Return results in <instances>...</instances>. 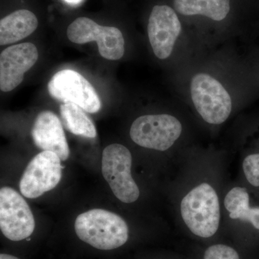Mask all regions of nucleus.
I'll use <instances>...</instances> for the list:
<instances>
[{
  "instance_id": "nucleus-1",
  "label": "nucleus",
  "mask_w": 259,
  "mask_h": 259,
  "mask_svg": "<svg viewBox=\"0 0 259 259\" xmlns=\"http://www.w3.org/2000/svg\"><path fill=\"white\" fill-rule=\"evenodd\" d=\"M74 229L81 241L99 250L116 249L128 240L125 221L105 209H93L81 213L75 221Z\"/></svg>"
},
{
  "instance_id": "nucleus-2",
  "label": "nucleus",
  "mask_w": 259,
  "mask_h": 259,
  "mask_svg": "<svg viewBox=\"0 0 259 259\" xmlns=\"http://www.w3.org/2000/svg\"><path fill=\"white\" fill-rule=\"evenodd\" d=\"M181 214L196 236L209 238L215 234L221 221V207L215 190L207 183L196 187L182 199Z\"/></svg>"
},
{
  "instance_id": "nucleus-3",
  "label": "nucleus",
  "mask_w": 259,
  "mask_h": 259,
  "mask_svg": "<svg viewBox=\"0 0 259 259\" xmlns=\"http://www.w3.org/2000/svg\"><path fill=\"white\" fill-rule=\"evenodd\" d=\"M190 96L199 115L211 125H221L233 110L231 95L221 81L207 73H198L191 80Z\"/></svg>"
},
{
  "instance_id": "nucleus-4",
  "label": "nucleus",
  "mask_w": 259,
  "mask_h": 259,
  "mask_svg": "<svg viewBox=\"0 0 259 259\" xmlns=\"http://www.w3.org/2000/svg\"><path fill=\"white\" fill-rule=\"evenodd\" d=\"M132 156L125 146L113 144L102 152V173L112 192L121 202L133 203L139 199V187L131 176Z\"/></svg>"
},
{
  "instance_id": "nucleus-5",
  "label": "nucleus",
  "mask_w": 259,
  "mask_h": 259,
  "mask_svg": "<svg viewBox=\"0 0 259 259\" xmlns=\"http://www.w3.org/2000/svg\"><path fill=\"white\" fill-rule=\"evenodd\" d=\"M182 133L180 121L168 114L141 116L133 122L130 130L135 144L160 151L171 148Z\"/></svg>"
},
{
  "instance_id": "nucleus-6",
  "label": "nucleus",
  "mask_w": 259,
  "mask_h": 259,
  "mask_svg": "<svg viewBox=\"0 0 259 259\" xmlns=\"http://www.w3.org/2000/svg\"><path fill=\"white\" fill-rule=\"evenodd\" d=\"M49 95L63 103H73L89 113L101 110L102 102L96 90L77 71L64 69L56 73L48 84Z\"/></svg>"
},
{
  "instance_id": "nucleus-7",
  "label": "nucleus",
  "mask_w": 259,
  "mask_h": 259,
  "mask_svg": "<svg viewBox=\"0 0 259 259\" xmlns=\"http://www.w3.org/2000/svg\"><path fill=\"white\" fill-rule=\"evenodd\" d=\"M70 41L77 44L97 42L100 55L108 60H119L125 54L122 32L115 27L102 26L85 17L78 18L66 30Z\"/></svg>"
},
{
  "instance_id": "nucleus-8",
  "label": "nucleus",
  "mask_w": 259,
  "mask_h": 259,
  "mask_svg": "<svg viewBox=\"0 0 259 259\" xmlns=\"http://www.w3.org/2000/svg\"><path fill=\"white\" fill-rule=\"evenodd\" d=\"M31 209L18 192L5 187L0 190V229L8 239H28L35 230Z\"/></svg>"
},
{
  "instance_id": "nucleus-9",
  "label": "nucleus",
  "mask_w": 259,
  "mask_h": 259,
  "mask_svg": "<svg viewBox=\"0 0 259 259\" xmlns=\"http://www.w3.org/2000/svg\"><path fill=\"white\" fill-rule=\"evenodd\" d=\"M61 160L52 151H42L28 163L20 182L24 197L35 199L59 185L62 177Z\"/></svg>"
},
{
  "instance_id": "nucleus-10",
  "label": "nucleus",
  "mask_w": 259,
  "mask_h": 259,
  "mask_svg": "<svg viewBox=\"0 0 259 259\" xmlns=\"http://www.w3.org/2000/svg\"><path fill=\"white\" fill-rule=\"evenodd\" d=\"M182 24L175 10L168 5L153 7L148 23V36L153 54L161 60L171 56L182 33Z\"/></svg>"
},
{
  "instance_id": "nucleus-11",
  "label": "nucleus",
  "mask_w": 259,
  "mask_h": 259,
  "mask_svg": "<svg viewBox=\"0 0 259 259\" xmlns=\"http://www.w3.org/2000/svg\"><path fill=\"white\" fill-rule=\"evenodd\" d=\"M38 59V51L31 42L7 48L0 55V89L12 91L23 81L24 74Z\"/></svg>"
},
{
  "instance_id": "nucleus-12",
  "label": "nucleus",
  "mask_w": 259,
  "mask_h": 259,
  "mask_svg": "<svg viewBox=\"0 0 259 259\" xmlns=\"http://www.w3.org/2000/svg\"><path fill=\"white\" fill-rule=\"evenodd\" d=\"M34 144L42 151H52L66 161L70 150L62 122L56 114L51 111L39 113L35 118L31 131Z\"/></svg>"
},
{
  "instance_id": "nucleus-13",
  "label": "nucleus",
  "mask_w": 259,
  "mask_h": 259,
  "mask_svg": "<svg viewBox=\"0 0 259 259\" xmlns=\"http://www.w3.org/2000/svg\"><path fill=\"white\" fill-rule=\"evenodd\" d=\"M38 25L36 16L27 10H19L0 21V45L14 44L29 36Z\"/></svg>"
},
{
  "instance_id": "nucleus-14",
  "label": "nucleus",
  "mask_w": 259,
  "mask_h": 259,
  "mask_svg": "<svg viewBox=\"0 0 259 259\" xmlns=\"http://www.w3.org/2000/svg\"><path fill=\"white\" fill-rule=\"evenodd\" d=\"M174 6L181 15H202L214 21H222L231 9L230 0H174Z\"/></svg>"
},
{
  "instance_id": "nucleus-15",
  "label": "nucleus",
  "mask_w": 259,
  "mask_h": 259,
  "mask_svg": "<svg viewBox=\"0 0 259 259\" xmlns=\"http://www.w3.org/2000/svg\"><path fill=\"white\" fill-rule=\"evenodd\" d=\"M225 207L232 219H239L253 225L259 230V207L250 208L249 194L243 187H234L227 194Z\"/></svg>"
},
{
  "instance_id": "nucleus-16",
  "label": "nucleus",
  "mask_w": 259,
  "mask_h": 259,
  "mask_svg": "<svg viewBox=\"0 0 259 259\" xmlns=\"http://www.w3.org/2000/svg\"><path fill=\"white\" fill-rule=\"evenodd\" d=\"M61 122L72 134L88 139H95L97 130L84 110L73 103H64L60 106Z\"/></svg>"
},
{
  "instance_id": "nucleus-17",
  "label": "nucleus",
  "mask_w": 259,
  "mask_h": 259,
  "mask_svg": "<svg viewBox=\"0 0 259 259\" xmlns=\"http://www.w3.org/2000/svg\"><path fill=\"white\" fill-rule=\"evenodd\" d=\"M243 168L250 185L259 187V153L246 156L243 161Z\"/></svg>"
},
{
  "instance_id": "nucleus-18",
  "label": "nucleus",
  "mask_w": 259,
  "mask_h": 259,
  "mask_svg": "<svg viewBox=\"0 0 259 259\" xmlns=\"http://www.w3.org/2000/svg\"><path fill=\"white\" fill-rule=\"evenodd\" d=\"M204 259H240L236 250L223 244L212 245L206 250Z\"/></svg>"
},
{
  "instance_id": "nucleus-19",
  "label": "nucleus",
  "mask_w": 259,
  "mask_h": 259,
  "mask_svg": "<svg viewBox=\"0 0 259 259\" xmlns=\"http://www.w3.org/2000/svg\"><path fill=\"white\" fill-rule=\"evenodd\" d=\"M0 259H20L15 255L7 254V253H1L0 254Z\"/></svg>"
},
{
  "instance_id": "nucleus-20",
  "label": "nucleus",
  "mask_w": 259,
  "mask_h": 259,
  "mask_svg": "<svg viewBox=\"0 0 259 259\" xmlns=\"http://www.w3.org/2000/svg\"><path fill=\"white\" fill-rule=\"evenodd\" d=\"M66 3H69L70 5H78L81 3L82 0H64Z\"/></svg>"
},
{
  "instance_id": "nucleus-21",
  "label": "nucleus",
  "mask_w": 259,
  "mask_h": 259,
  "mask_svg": "<svg viewBox=\"0 0 259 259\" xmlns=\"http://www.w3.org/2000/svg\"><path fill=\"white\" fill-rule=\"evenodd\" d=\"M256 57H257V61H256V63H257V69H258V71H259V54H257V55H256Z\"/></svg>"
}]
</instances>
